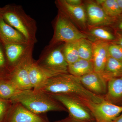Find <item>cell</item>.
<instances>
[{
  "label": "cell",
  "mask_w": 122,
  "mask_h": 122,
  "mask_svg": "<svg viewBox=\"0 0 122 122\" xmlns=\"http://www.w3.org/2000/svg\"><path fill=\"white\" fill-rule=\"evenodd\" d=\"M37 90L50 95H68L80 100H90L95 103L105 100L102 96L95 94L85 88L78 77L68 73L51 78Z\"/></svg>",
  "instance_id": "cell-1"
},
{
  "label": "cell",
  "mask_w": 122,
  "mask_h": 122,
  "mask_svg": "<svg viewBox=\"0 0 122 122\" xmlns=\"http://www.w3.org/2000/svg\"><path fill=\"white\" fill-rule=\"evenodd\" d=\"M11 100L20 103L33 113L39 115L50 111H67L61 103L50 95L33 89L21 91Z\"/></svg>",
  "instance_id": "cell-2"
},
{
  "label": "cell",
  "mask_w": 122,
  "mask_h": 122,
  "mask_svg": "<svg viewBox=\"0 0 122 122\" xmlns=\"http://www.w3.org/2000/svg\"><path fill=\"white\" fill-rule=\"evenodd\" d=\"M0 16L21 33L29 42L34 44L37 42L36 22L26 14L21 6L8 5L1 8Z\"/></svg>",
  "instance_id": "cell-3"
},
{
  "label": "cell",
  "mask_w": 122,
  "mask_h": 122,
  "mask_svg": "<svg viewBox=\"0 0 122 122\" xmlns=\"http://www.w3.org/2000/svg\"><path fill=\"white\" fill-rule=\"evenodd\" d=\"M87 37L76 28L69 18L59 11L55 23L53 36L48 46L75 41Z\"/></svg>",
  "instance_id": "cell-4"
},
{
  "label": "cell",
  "mask_w": 122,
  "mask_h": 122,
  "mask_svg": "<svg viewBox=\"0 0 122 122\" xmlns=\"http://www.w3.org/2000/svg\"><path fill=\"white\" fill-rule=\"evenodd\" d=\"M63 45L58 46H47L44 49L39 59L35 61L42 68L54 71L68 73L69 65L62 52Z\"/></svg>",
  "instance_id": "cell-5"
},
{
  "label": "cell",
  "mask_w": 122,
  "mask_h": 122,
  "mask_svg": "<svg viewBox=\"0 0 122 122\" xmlns=\"http://www.w3.org/2000/svg\"><path fill=\"white\" fill-rule=\"evenodd\" d=\"M29 49L25 56L11 71L8 81L20 91L33 89L29 76V68L33 60L34 46Z\"/></svg>",
  "instance_id": "cell-6"
},
{
  "label": "cell",
  "mask_w": 122,
  "mask_h": 122,
  "mask_svg": "<svg viewBox=\"0 0 122 122\" xmlns=\"http://www.w3.org/2000/svg\"><path fill=\"white\" fill-rule=\"evenodd\" d=\"M80 100L89 110L96 122H113L122 113V106L105 100L99 103Z\"/></svg>",
  "instance_id": "cell-7"
},
{
  "label": "cell",
  "mask_w": 122,
  "mask_h": 122,
  "mask_svg": "<svg viewBox=\"0 0 122 122\" xmlns=\"http://www.w3.org/2000/svg\"><path fill=\"white\" fill-rule=\"evenodd\" d=\"M50 95L65 107L71 118L82 122H90L93 120V117L89 110L79 99L63 94Z\"/></svg>",
  "instance_id": "cell-8"
},
{
  "label": "cell",
  "mask_w": 122,
  "mask_h": 122,
  "mask_svg": "<svg viewBox=\"0 0 122 122\" xmlns=\"http://www.w3.org/2000/svg\"><path fill=\"white\" fill-rule=\"evenodd\" d=\"M85 10L87 22L93 27L107 26L113 23L114 19L107 15L101 6L96 1L87 2Z\"/></svg>",
  "instance_id": "cell-9"
},
{
  "label": "cell",
  "mask_w": 122,
  "mask_h": 122,
  "mask_svg": "<svg viewBox=\"0 0 122 122\" xmlns=\"http://www.w3.org/2000/svg\"><path fill=\"white\" fill-rule=\"evenodd\" d=\"M5 122H49L30 111L20 103L14 102Z\"/></svg>",
  "instance_id": "cell-10"
},
{
  "label": "cell",
  "mask_w": 122,
  "mask_h": 122,
  "mask_svg": "<svg viewBox=\"0 0 122 122\" xmlns=\"http://www.w3.org/2000/svg\"><path fill=\"white\" fill-rule=\"evenodd\" d=\"M64 73H67L42 68L38 65L34 60L29 68V76L31 85L33 89L36 90L39 89L51 78Z\"/></svg>",
  "instance_id": "cell-11"
},
{
  "label": "cell",
  "mask_w": 122,
  "mask_h": 122,
  "mask_svg": "<svg viewBox=\"0 0 122 122\" xmlns=\"http://www.w3.org/2000/svg\"><path fill=\"white\" fill-rule=\"evenodd\" d=\"M56 4L59 11L70 20H73L82 28L86 27L87 17L86 10L83 5H72L67 3L66 0L57 1Z\"/></svg>",
  "instance_id": "cell-12"
},
{
  "label": "cell",
  "mask_w": 122,
  "mask_h": 122,
  "mask_svg": "<svg viewBox=\"0 0 122 122\" xmlns=\"http://www.w3.org/2000/svg\"><path fill=\"white\" fill-rule=\"evenodd\" d=\"M34 45L30 43L3 45L6 59L11 71L25 56L30 47Z\"/></svg>",
  "instance_id": "cell-13"
},
{
  "label": "cell",
  "mask_w": 122,
  "mask_h": 122,
  "mask_svg": "<svg viewBox=\"0 0 122 122\" xmlns=\"http://www.w3.org/2000/svg\"><path fill=\"white\" fill-rule=\"evenodd\" d=\"M78 78L84 87L91 92L99 96L106 94L107 81L101 74L94 71Z\"/></svg>",
  "instance_id": "cell-14"
},
{
  "label": "cell",
  "mask_w": 122,
  "mask_h": 122,
  "mask_svg": "<svg viewBox=\"0 0 122 122\" xmlns=\"http://www.w3.org/2000/svg\"><path fill=\"white\" fill-rule=\"evenodd\" d=\"M108 42L98 41L93 43V53L92 61L94 71L100 74L102 73L109 56Z\"/></svg>",
  "instance_id": "cell-15"
},
{
  "label": "cell",
  "mask_w": 122,
  "mask_h": 122,
  "mask_svg": "<svg viewBox=\"0 0 122 122\" xmlns=\"http://www.w3.org/2000/svg\"><path fill=\"white\" fill-rule=\"evenodd\" d=\"M0 41L3 45L30 43L21 33L7 24L0 16Z\"/></svg>",
  "instance_id": "cell-16"
},
{
  "label": "cell",
  "mask_w": 122,
  "mask_h": 122,
  "mask_svg": "<svg viewBox=\"0 0 122 122\" xmlns=\"http://www.w3.org/2000/svg\"><path fill=\"white\" fill-rule=\"evenodd\" d=\"M105 100L116 104L122 101V77L107 81Z\"/></svg>",
  "instance_id": "cell-17"
},
{
  "label": "cell",
  "mask_w": 122,
  "mask_h": 122,
  "mask_svg": "<svg viewBox=\"0 0 122 122\" xmlns=\"http://www.w3.org/2000/svg\"><path fill=\"white\" fill-rule=\"evenodd\" d=\"M68 72L70 74L79 77L94 72L93 64L92 61L79 59L69 65Z\"/></svg>",
  "instance_id": "cell-18"
},
{
  "label": "cell",
  "mask_w": 122,
  "mask_h": 122,
  "mask_svg": "<svg viewBox=\"0 0 122 122\" xmlns=\"http://www.w3.org/2000/svg\"><path fill=\"white\" fill-rule=\"evenodd\" d=\"M101 75L107 82L112 78L122 77V62L109 56Z\"/></svg>",
  "instance_id": "cell-19"
},
{
  "label": "cell",
  "mask_w": 122,
  "mask_h": 122,
  "mask_svg": "<svg viewBox=\"0 0 122 122\" xmlns=\"http://www.w3.org/2000/svg\"><path fill=\"white\" fill-rule=\"evenodd\" d=\"M96 2L100 5L105 13L110 17L114 19L122 14L117 0H98Z\"/></svg>",
  "instance_id": "cell-20"
},
{
  "label": "cell",
  "mask_w": 122,
  "mask_h": 122,
  "mask_svg": "<svg viewBox=\"0 0 122 122\" xmlns=\"http://www.w3.org/2000/svg\"><path fill=\"white\" fill-rule=\"evenodd\" d=\"M78 41L66 42L63 45L62 52L65 59L69 65L80 59L78 50Z\"/></svg>",
  "instance_id": "cell-21"
},
{
  "label": "cell",
  "mask_w": 122,
  "mask_h": 122,
  "mask_svg": "<svg viewBox=\"0 0 122 122\" xmlns=\"http://www.w3.org/2000/svg\"><path fill=\"white\" fill-rule=\"evenodd\" d=\"M89 34L96 39L97 41H114L116 40L115 36L110 30L102 27H93L90 30Z\"/></svg>",
  "instance_id": "cell-22"
},
{
  "label": "cell",
  "mask_w": 122,
  "mask_h": 122,
  "mask_svg": "<svg viewBox=\"0 0 122 122\" xmlns=\"http://www.w3.org/2000/svg\"><path fill=\"white\" fill-rule=\"evenodd\" d=\"M78 50L80 59L92 61L93 43H92L86 38H82L78 40Z\"/></svg>",
  "instance_id": "cell-23"
},
{
  "label": "cell",
  "mask_w": 122,
  "mask_h": 122,
  "mask_svg": "<svg viewBox=\"0 0 122 122\" xmlns=\"http://www.w3.org/2000/svg\"><path fill=\"white\" fill-rule=\"evenodd\" d=\"M21 91L8 80L0 81V98L11 100Z\"/></svg>",
  "instance_id": "cell-24"
},
{
  "label": "cell",
  "mask_w": 122,
  "mask_h": 122,
  "mask_svg": "<svg viewBox=\"0 0 122 122\" xmlns=\"http://www.w3.org/2000/svg\"><path fill=\"white\" fill-rule=\"evenodd\" d=\"M3 44L0 41V81L8 80L11 70L8 65Z\"/></svg>",
  "instance_id": "cell-25"
},
{
  "label": "cell",
  "mask_w": 122,
  "mask_h": 122,
  "mask_svg": "<svg viewBox=\"0 0 122 122\" xmlns=\"http://www.w3.org/2000/svg\"><path fill=\"white\" fill-rule=\"evenodd\" d=\"M13 102L11 100L0 98V122H5Z\"/></svg>",
  "instance_id": "cell-26"
},
{
  "label": "cell",
  "mask_w": 122,
  "mask_h": 122,
  "mask_svg": "<svg viewBox=\"0 0 122 122\" xmlns=\"http://www.w3.org/2000/svg\"><path fill=\"white\" fill-rule=\"evenodd\" d=\"M108 52L110 56L122 62V47L112 42L110 44Z\"/></svg>",
  "instance_id": "cell-27"
},
{
  "label": "cell",
  "mask_w": 122,
  "mask_h": 122,
  "mask_svg": "<svg viewBox=\"0 0 122 122\" xmlns=\"http://www.w3.org/2000/svg\"><path fill=\"white\" fill-rule=\"evenodd\" d=\"M66 2L70 4L74 5H81V0H66Z\"/></svg>",
  "instance_id": "cell-28"
},
{
  "label": "cell",
  "mask_w": 122,
  "mask_h": 122,
  "mask_svg": "<svg viewBox=\"0 0 122 122\" xmlns=\"http://www.w3.org/2000/svg\"><path fill=\"white\" fill-rule=\"evenodd\" d=\"M118 36L117 39L113 43L119 45L122 47V33L119 34Z\"/></svg>",
  "instance_id": "cell-29"
},
{
  "label": "cell",
  "mask_w": 122,
  "mask_h": 122,
  "mask_svg": "<svg viewBox=\"0 0 122 122\" xmlns=\"http://www.w3.org/2000/svg\"><path fill=\"white\" fill-rule=\"evenodd\" d=\"M113 122H122V113L115 118Z\"/></svg>",
  "instance_id": "cell-30"
},
{
  "label": "cell",
  "mask_w": 122,
  "mask_h": 122,
  "mask_svg": "<svg viewBox=\"0 0 122 122\" xmlns=\"http://www.w3.org/2000/svg\"><path fill=\"white\" fill-rule=\"evenodd\" d=\"M63 122H79V121H77L71 118L70 117L68 119H66V120L63 121Z\"/></svg>",
  "instance_id": "cell-31"
},
{
  "label": "cell",
  "mask_w": 122,
  "mask_h": 122,
  "mask_svg": "<svg viewBox=\"0 0 122 122\" xmlns=\"http://www.w3.org/2000/svg\"><path fill=\"white\" fill-rule=\"evenodd\" d=\"M117 28L119 30L122 32V19L118 23Z\"/></svg>",
  "instance_id": "cell-32"
},
{
  "label": "cell",
  "mask_w": 122,
  "mask_h": 122,
  "mask_svg": "<svg viewBox=\"0 0 122 122\" xmlns=\"http://www.w3.org/2000/svg\"><path fill=\"white\" fill-rule=\"evenodd\" d=\"M119 8L122 12V0H117Z\"/></svg>",
  "instance_id": "cell-33"
},
{
  "label": "cell",
  "mask_w": 122,
  "mask_h": 122,
  "mask_svg": "<svg viewBox=\"0 0 122 122\" xmlns=\"http://www.w3.org/2000/svg\"><path fill=\"white\" fill-rule=\"evenodd\" d=\"M60 121H56V122H60Z\"/></svg>",
  "instance_id": "cell-34"
},
{
  "label": "cell",
  "mask_w": 122,
  "mask_h": 122,
  "mask_svg": "<svg viewBox=\"0 0 122 122\" xmlns=\"http://www.w3.org/2000/svg\"><path fill=\"white\" fill-rule=\"evenodd\" d=\"M0 9H1V8H0Z\"/></svg>",
  "instance_id": "cell-35"
},
{
  "label": "cell",
  "mask_w": 122,
  "mask_h": 122,
  "mask_svg": "<svg viewBox=\"0 0 122 122\" xmlns=\"http://www.w3.org/2000/svg\"></svg>",
  "instance_id": "cell-36"
}]
</instances>
